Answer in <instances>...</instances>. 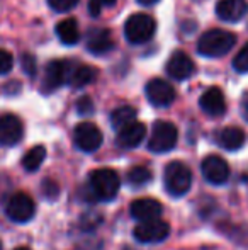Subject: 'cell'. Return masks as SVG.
<instances>
[{"label": "cell", "instance_id": "1", "mask_svg": "<svg viewBox=\"0 0 248 250\" xmlns=\"http://www.w3.org/2000/svg\"><path fill=\"white\" fill-rule=\"evenodd\" d=\"M236 43V36L225 29H211L201 36L197 43V51L202 56L218 58L226 55Z\"/></svg>", "mask_w": 248, "mask_h": 250}, {"label": "cell", "instance_id": "2", "mask_svg": "<svg viewBox=\"0 0 248 250\" xmlns=\"http://www.w3.org/2000/svg\"><path fill=\"white\" fill-rule=\"evenodd\" d=\"M156 21L145 12L133 14L124 24V36L131 44H143L155 36Z\"/></svg>", "mask_w": 248, "mask_h": 250}, {"label": "cell", "instance_id": "3", "mask_svg": "<svg viewBox=\"0 0 248 250\" xmlns=\"http://www.w3.org/2000/svg\"><path fill=\"white\" fill-rule=\"evenodd\" d=\"M121 188V179L113 168H97L90 174V189L97 199L111 201Z\"/></svg>", "mask_w": 248, "mask_h": 250}, {"label": "cell", "instance_id": "4", "mask_svg": "<svg viewBox=\"0 0 248 250\" xmlns=\"http://www.w3.org/2000/svg\"><path fill=\"white\" fill-rule=\"evenodd\" d=\"M163 182L169 191V194L184 196L191 189L192 186V172L182 162H170L165 167V175H163Z\"/></svg>", "mask_w": 248, "mask_h": 250}, {"label": "cell", "instance_id": "5", "mask_svg": "<svg viewBox=\"0 0 248 250\" xmlns=\"http://www.w3.org/2000/svg\"><path fill=\"white\" fill-rule=\"evenodd\" d=\"M177 140H179V131H177L175 125L169 121H158L153 126L148 148L155 153H165L177 145Z\"/></svg>", "mask_w": 248, "mask_h": 250}, {"label": "cell", "instance_id": "6", "mask_svg": "<svg viewBox=\"0 0 248 250\" xmlns=\"http://www.w3.org/2000/svg\"><path fill=\"white\" fill-rule=\"evenodd\" d=\"M133 235L141 244H158V242H163L170 235V225L158 220V218L148 221H139V225L134 228Z\"/></svg>", "mask_w": 248, "mask_h": 250}, {"label": "cell", "instance_id": "7", "mask_svg": "<svg viewBox=\"0 0 248 250\" xmlns=\"http://www.w3.org/2000/svg\"><path fill=\"white\" fill-rule=\"evenodd\" d=\"M34 201L31 196H27L26 192H16L14 196H10V199L5 204V213L16 223H26L34 216Z\"/></svg>", "mask_w": 248, "mask_h": 250}, {"label": "cell", "instance_id": "8", "mask_svg": "<svg viewBox=\"0 0 248 250\" xmlns=\"http://www.w3.org/2000/svg\"><path fill=\"white\" fill-rule=\"evenodd\" d=\"M73 142L82 151H95L102 145V131L94 123H80L73 131Z\"/></svg>", "mask_w": 248, "mask_h": 250}, {"label": "cell", "instance_id": "9", "mask_svg": "<svg viewBox=\"0 0 248 250\" xmlns=\"http://www.w3.org/2000/svg\"><path fill=\"white\" fill-rule=\"evenodd\" d=\"M146 97L156 107H167L175 101L177 94L172 83L163 79H152L146 83Z\"/></svg>", "mask_w": 248, "mask_h": 250}, {"label": "cell", "instance_id": "10", "mask_svg": "<svg viewBox=\"0 0 248 250\" xmlns=\"http://www.w3.org/2000/svg\"><path fill=\"white\" fill-rule=\"evenodd\" d=\"M202 175L211 184H225L229 179V167L219 155H209L202 160Z\"/></svg>", "mask_w": 248, "mask_h": 250}, {"label": "cell", "instance_id": "11", "mask_svg": "<svg viewBox=\"0 0 248 250\" xmlns=\"http://www.w3.org/2000/svg\"><path fill=\"white\" fill-rule=\"evenodd\" d=\"M68 68L70 65L66 62H61V60H53L46 65V70H44V82H43V92L44 94H51L57 89L65 83L66 77H68Z\"/></svg>", "mask_w": 248, "mask_h": 250}, {"label": "cell", "instance_id": "12", "mask_svg": "<svg viewBox=\"0 0 248 250\" xmlns=\"http://www.w3.org/2000/svg\"><path fill=\"white\" fill-rule=\"evenodd\" d=\"M24 126L17 116L3 114L0 118V145L12 146L22 140Z\"/></svg>", "mask_w": 248, "mask_h": 250}, {"label": "cell", "instance_id": "13", "mask_svg": "<svg viewBox=\"0 0 248 250\" xmlns=\"http://www.w3.org/2000/svg\"><path fill=\"white\" fill-rule=\"evenodd\" d=\"M167 72L172 79L186 80L194 73V62L186 51H175L167 63Z\"/></svg>", "mask_w": 248, "mask_h": 250}, {"label": "cell", "instance_id": "14", "mask_svg": "<svg viewBox=\"0 0 248 250\" xmlns=\"http://www.w3.org/2000/svg\"><path fill=\"white\" fill-rule=\"evenodd\" d=\"M146 135V126L143 123L133 121L129 125H126L124 128L117 129V138L116 143L121 148H134L143 142Z\"/></svg>", "mask_w": 248, "mask_h": 250}, {"label": "cell", "instance_id": "15", "mask_svg": "<svg viewBox=\"0 0 248 250\" xmlns=\"http://www.w3.org/2000/svg\"><path fill=\"white\" fill-rule=\"evenodd\" d=\"M131 216L138 221H148V220H155V218H160L163 208L162 204L153 198H141L133 201L131 208Z\"/></svg>", "mask_w": 248, "mask_h": 250}, {"label": "cell", "instance_id": "16", "mask_svg": "<svg viewBox=\"0 0 248 250\" xmlns=\"http://www.w3.org/2000/svg\"><path fill=\"white\" fill-rule=\"evenodd\" d=\"M248 12L247 0H219L216 5V16L226 22H236Z\"/></svg>", "mask_w": 248, "mask_h": 250}, {"label": "cell", "instance_id": "17", "mask_svg": "<svg viewBox=\"0 0 248 250\" xmlns=\"http://www.w3.org/2000/svg\"><path fill=\"white\" fill-rule=\"evenodd\" d=\"M199 105L201 109L209 116H221L226 111V101H225V94L221 89L218 87H211L208 89L199 99Z\"/></svg>", "mask_w": 248, "mask_h": 250}, {"label": "cell", "instance_id": "18", "mask_svg": "<svg viewBox=\"0 0 248 250\" xmlns=\"http://www.w3.org/2000/svg\"><path fill=\"white\" fill-rule=\"evenodd\" d=\"M114 48L113 34L106 27H99V29H92L87 36V50L94 55H104L109 53Z\"/></svg>", "mask_w": 248, "mask_h": 250}, {"label": "cell", "instance_id": "19", "mask_svg": "<svg viewBox=\"0 0 248 250\" xmlns=\"http://www.w3.org/2000/svg\"><path fill=\"white\" fill-rule=\"evenodd\" d=\"M57 34L63 44L73 46V44H76L80 40L78 24H76V21L72 19V17H70V19H63L61 22L57 24Z\"/></svg>", "mask_w": 248, "mask_h": 250}, {"label": "cell", "instance_id": "20", "mask_svg": "<svg viewBox=\"0 0 248 250\" xmlns=\"http://www.w3.org/2000/svg\"><path fill=\"white\" fill-rule=\"evenodd\" d=\"M218 140L223 148L233 151L243 146V143H245V133H243V129L236 128V126H229V128H225L219 133Z\"/></svg>", "mask_w": 248, "mask_h": 250}, {"label": "cell", "instance_id": "21", "mask_svg": "<svg viewBox=\"0 0 248 250\" xmlns=\"http://www.w3.org/2000/svg\"><path fill=\"white\" fill-rule=\"evenodd\" d=\"M99 77V70L92 65H80L73 70L72 77H70V83L75 89H82L85 85H90L94 80Z\"/></svg>", "mask_w": 248, "mask_h": 250}, {"label": "cell", "instance_id": "22", "mask_svg": "<svg viewBox=\"0 0 248 250\" xmlns=\"http://www.w3.org/2000/svg\"><path fill=\"white\" fill-rule=\"evenodd\" d=\"M44 158H46V148L43 145H36L33 146L22 158V167L27 172H36L38 168L43 165Z\"/></svg>", "mask_w": 248, "mask_h": 250}, {"label": "cell", "instance_id": "23", "mask_svg": "<svg viewBox=\"0 0 248 250\" xmlns=\"http://www.w3.org/2000/svg\"><path fill=\"white\" fill-rule=\"evenodd\" d=\"M136 119V109L133 105H121V107L114 109L111 114V123L116 129L124 128L126 125L133 123Z\"/></svg>", "mask_w": 248, "mask_h": 250}, {"label": "cell", "instance_id": "24", "mask_svg": "<svg viewBox=\"0 0 248 250\" xmlns=\"http://www.w3.org/2000/svg\"><path fill=\"white\" fill-rule=\"evenodd\" d=\"M152 172L150 168L143 167V165H138V167H133L131 170L128 172V182L133 186H145L146 182L152 181Z\"/></svg>", "mask_w": 248, "mask_h": 250}, {"label": "cell", "instance_id": "25", "mask_svg": "<svg viewBox=\"0 0 248 250\" xmlns=\"http://www.w3.org/2000/svg\"><path fill=\"white\" fill-rule=\"evenodd\" d=\"M233 68L240 73H247L248 72V43L240 50L238 55L233 60Z\"/></svg>", "mask_w": 248, "mask_h": 250}, {"label": "cell", "instance_id": "26", "mask_svg": "<svg viewBox=\"0 0 248 250\" xmlns=\"http://www.w3.org/2000/svg\"><path fill=\"white\" fill-rule=\"evenodd\" d=\"M117 0H90L89 2V12L92 17H99L104 9H109L116 3Z\"/></svg>", "mask_w": 248, "mask_h": 250}, {"label": "cell", "instance_id": "27", "mask_svg": "<svg viewBox=\"0 0 248 250\" xmlns=\"http://www.w3.org/2000/svg\"><path fill=\"white\" fill-rule=\"evenodd\" d=\"M48 3L57 12H68L78 3V0H48Z\"/></svg>", "mask_w": 248, "mask_h": 250}, {"label": "cell", "instance_id": "28", "mask_svg": "<svg viewBox=\"0 0 248 250\" xmlns=\"http://www.w3.org/2000/svg\"><path fill=\"white\" fill-rule=\"evenodd\" d=\"M14 66V56L9 51L0 50V75L9 73Z\"/></svg>", "mask_w": 248, "mask_h": 250}, {"label": "cell", "instance_id": "29", "mask_svg": "<svg viewBox=\"0 0 248 250\" xmlns=\"http://www.w3.org/2000/svg\"><path fill=\"white\" fill-rule=\"evenodd\" d=\"M43 188H41V191H43V194L46 196L48 199H53L58 196V192H60V188H58V184L55 181H51V179H46V181H43Z\"/></svg>", "mask_w": 248, "mask_h": 250}, {"label": "cell", "instance_id": "30", "mask_svg": "<svg viewBox=\"0 0 248 250\" xmlns=\"http://www.w3.org/2000/svg\"><path fill=\"white\" fill-rule=\"evenodd\" d=\"M76 112H78V114H83V116L92 114L94 112V102L89 96H83L78 99V102H76Z\"/></svg>", "mask_w": 248, "mask_h": 250}, {"label": "cell", "instance_id": "31", "mask_svg": "<svg viewBox=\"0 0 248 250\" xmlns=\"http://www.w3.org/2000/svg\"><path fill=\"white\" fill-rule=\"evenodd\" d=\"M22 68L27 75H31V77L36 75V60H34V56H31V55L22 56Z\"/></svg>", "mask_w": 248, "mask_h": 250}, {"label": "cell", "instance_id": "32", "mask_svg": "<svg viewBox=\"0 0 248 250\" xmlns=\"http://www.w3.org/2000/svg\"><path fill=\"white\" fill-rule=\"evenodd\" d=\"M240 109H242V116L245 121H248V94H245L242 99V104H240Z\"/></svg>", "mask_w": 248, "mask_h": 250}, {"label": "cell", "instance_id": "33", "mask_svg": "<svg viewBox=\"0 0 248 250\" xmlns=\"http://www.w3.org/2000/svg\"><path fill=\"white\" fill-rule=\"evenodd\" d=\"M139 3H143V5H152V3H156L158 0H138Z\"/></svg>", "mask_w": 248, "mask_h": 250}, {"label": "cell", "instance_id": "34", "mask_svg": "<svg viewBox=\"0 0 248 250\" xmlns=\"http://www.w3.org/2000/svg\"><path fill=\"white\" fill-rule=\"evenodd\" d=\"M16 250H29L27 247H19V249H16Z\"/></svg>", "mask_w": 248, "mask_h": 250}, {"label": "cell", "instance_id": "35", "mask_svg": "<svg viewBox=\"0 0 248 250\" xmlns=\"http://www.w3.org/2000/svg\"><path fill=\"white\" fill-rule=\"evenodd\" d=\"M0 250H2V244H0Z\"/></svg>", "mask_w": 248, "mask_h": 250}]
</instances>
